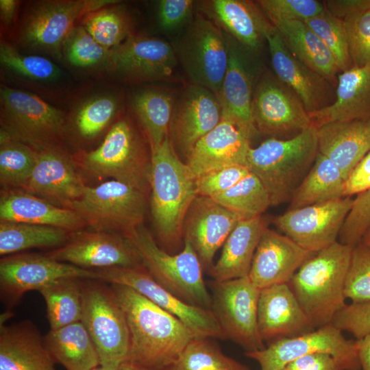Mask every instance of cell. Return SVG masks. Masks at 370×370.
<instances>
[{
    "instance_id": "cell-1",
    "label": "cell",
    "mask_w": 370,
    "mask_h": 370,
    "mask_svg": "<svg viewBox=\"0 0 370 370\" xmlns=\"http://www.w3.org/2000/svg\"><path fill=\"white\" fill-rule=\"evenodd\" d=\"M127 320V359L153 370H165L196 336L180 319L123 285L110 284Z\"/></svg>"
},
{
    "instance_id": "cell-2",
    "label": "cell",
    "mask_w": 370,
    "mask_h": 370,
    "mask_svg": "<svg viewBox=\"0 0 370 370\" xmlns=\"http://www.w3.org/2000/svg\"><path fill=\"white\" fill-rule=\"evenodd\" d=\"M151 150L152 219L160 241L175 247L183 237L187 212L198 195L197 178L178 157L169 136Z\"/></svg>"
},
{
    "instance_id": "cell-3",
    "label": "cell",
    "mask_w": 370,
    "mask_h": 370,
    "mask_svg": "<svg viewBox=\"0 0 370 370\" xmlns=\"http://www.w3.org/2000/svg\"><path fill=\"white\" fill-rule=\"evenodd\" d=\"M353 247L337 241L314 253L288 283L315 329L332 323L347 304L345 284Z\"/></svg>"
},
{
    "instance_id": "cell-4",
    "label": "cell",
    "mask_w": 370,
    "mask_h": 370,
    "mask_svg": "<svg viewBox=\"0 0 370 370\" xmlns=\"http://www.w3.org/2000/svg\"><path fill=\"white\" fill-rule=\"evenodd\" d=\"M319 153L317 127L312 124L288 139L271 138L251 147L246 166L267 191L271 204L290 200Z\"/></svg>"
},
{
    "instance_id": "cell-5",
    "label": "cell",
    "mask_w": 370,
    "mask_h": 370,
    "mask_svg": "<svg viewBox=\"0 0 370 370\" xmlns=\"http://www.w3.org/2000/svg\"><path fill=\"white\" fill-rule=\"evenodd\" d=\"M125 236L158 284L189 304L211 309L212 296L204 280L203 267L188 242L184 241L182 251L172 255L157 245L143 224Z\"/></svg>"
},
{
    "instance_id": "cell-6",
    "label": "cell",
    "mask_w": 370,
    "mask_h": 370,
    "mask_svg": "<svg viewBox=\"0 0 370 370\" xmlns=\"http://www.w3.org/2000/svg\"><path fill=\"white\" fill-rule=\"evenodd\" d=\"M83 169L95 177H108L147 193L150 188L151 159L132 123H115L102 143L79 156Z\"/></svg>"
},
{
    "instance_id": "cell-7",
    "label": "cell",
    "mask_w": 370,
    "mask_h": 370,
    "mask_svg": "<svg viewBox=\"0 0 370 370\" xmlns=\"http://www.w3.org/2000/svg\"><path fill=\"white\" fill-rule=\"evenodd\" d=\"M92 279L82 280L81 322L97 348L100 366L116 370L127 359L130 333L125 314L111 286Z\"/></svg>"
},
{
    "instance_id": "cell-8",
    "label": "cell",
    "mask_w": 370,
    "mask_h": 370,
    "mask_svg": "<svg viewBox=\"0 0 370 370\" xmlns=\"http://www.w3.org/2000/svg\"><path fill=\"white\" fill-rule=\"evenodd\" d=\"M146 193L112 180L97 186H85L83 194L69 206L94 231L126 236L143 224Z\"/></svg>"
},
{
    "instance_id": "cell-9",
    "label": "cell",
    "mask_w": 370,
    "mask_h": 370,
    "mask_svg": "<svg viewBox=\"0 0 370 370\" xmlns=\"http://www.w3.org/2000/svg\"><path fill=\"white\" fill-rule=\"evenodd\" d=\"M0 140H12L37 151L54 147L65 123L63 112L40 97L1 86Z\"/></svg>"
},
{
    "instance_id": "cell-10",
    "label": "cell",
    "mask_w": 370,
    "mask_h": 370,
    "mask_svg": "<svg viewBox=\"0 0 370 370\" xmlns=\"http://www.w3.org/2000/svg\"><path fill=\"white\" fill-rule=\"evenodd\" d=\"M175 51L193 84L210 90L219 99L229 62L224 31L212 20L199 14Z\"/></svg>"
},
{
    "instance_id": "cell-11",
    "label": "cell",
    "mask_w": 370,
    "mask_h": 370,
    "mask_svg": "<svg viewBox=\"0 0 370 370\" xmlns=\"http://www.w3.org/2000/svg\"><path fill=\"white\" fill-rule=\"evenodd\" d=\"M315 353L331 355L341 370L361 369L358 340L346 338L332 323L274 341L263 349L245 352V356L256 361L260 370H282L293 360Z\"/></svg>"
},
{
    "instance_id": "cell-12",
    "label": "cell",
    "mask_w": 370,
    "mask_h": 370,
    "mask_svg": "<svg viewBox=\"0 0 370 370\" xmlns=\"http://www.w3.org/2000/svg\"><path fill=\"white\" fill-rule=\"evenodd\" d=\"M211 310L215 314L224 338L246 350L265 348L258 324V304L260 290L248 276L212 285Z\"/></svg>"
},
{
    "instance_id": "cell-13",
    "label": "cell",
    "mask_w": 370,
    "mask_h": 370,
    "mask_svg": "<svg viewBox=\"0 0 370 370\" xmlns=\"http://www.w3.org/2000/svg\"><path fill=\"white\" fill-rule=\"evenodd\" d=\"M95 280L130 287L180 319L196 337L224 338L211 309L189 304L158 284L143 265L94 270Z\"/></svg>"
},
{
    "instance_id": "cell-14",
    "label": "cell",
    "mask_w": 370,
    "mask_h": 370,
    "mask_svg": "<svg viewBox=\"0 0 370 370\" xmlns=\"http://www.w3.org/2000/svg\"><path fill=\"white\" fill-rule=\"evenodd\" d=\"M114 2L66 0L36 3L23 19L18 40L30 49L58 53L77 20Z\"/></svg>"
},
{
    "instance_id": "cell-15",
    "label": "cell",
    "mask_w": 370,
    "mask_h": 370,
    "mask_svg": "<svg viewBox=\"0 0 370 370\" xmlns=\"http://www.w3.org/2000/svg\"><path fill=\"white\" fill-rule=\"evenodd\" d=\"M66 278L95 280L94 270L60 262L45 254H15L0 260V297L6 310L19 304L25 293L39 291Z\"/></svg>"
},
{
    "instance_id": "cell-16",
    "label": "cell",
    "mask_w": 370,
    "mask_h": 370,
    "mask_svg": "<svg viewBox=\"0 0 370 370\" xmlns=\"http://www.w3.org/2000/svg\"><path fill=\"white\" fill-rule=\"evenodd\" d=\"M354 199L344 197L326 202L288 209L274 225L298 245L317 252L337 241Z\"/></svg>"
},
{
    "instance_id": "cell-17",
    "label": "cell",
    "mask_w": 370,
    "mask_h": 370,
    "mask_svg": "<svg viewBox=\"0 0 370 370\" xmlns=\"http://www.w3.org/2000/svg\"><path fill=\"white\" fill-rule=\"evenodd\" d=\"M45 254L88 270L142 265L132 243L125 236L112 232H72L64 245Z\"/></svg>"
},
{
    "instance_id": "cell-18",
    "label": "cell",
    "mask_w": 370,
    "mask_h": 370,
    "mask_svg": "<svg viewBox=\"0 0 370 370\" xmlns=\"http://www.w3.org/2000/svg\"><path fill=\"white\" fill-rule=\"evenodd\" d=\"M251 110L255 127L262 134H297L312 125L299 98L275 76L260 79L253 93Z\"/></svg>"
},
{
    "instance_id": "cell-19",
    "label": "cell",
    "mask_w": 370,
    "mask_h": 370,
    "mask_svg": "<svg viewBox=\"0 0 370 370\" xmlns=\"http://www.w3.org/2000/svg\"><path fill=\"white\" fill-rule=\"evenodd\" d=\"M108 62L134 81L168 80L173 75L177 57L174 48L164 40L130 36L110 50Z\"/></svg>"
},
{
    "instance_id": "cell-20",
    "label": "cell",
    "mask_w": 370,
    "mask_h": 370,
    "mask_svg": "<svg viewBox=\"0 0 370 370\" xmlns=\"http://www.w3.org/2000/svg\"><path fill=\"white\" fill-rule=\"evenodd\" d=\"M243 219L210 197L197 196L184 221L183 238L193 247L203 268L211 267L215 253Z\"/></svg>"
},
{
    "instance_id": "cell-21",
    "label": "cell",
    "mask_w": 370,
    "mask_h": 370,
    "mask_svg": "<svg viewBox=\"0 0 370 370\" xmlns=\"http://www.w3.org/2000/svg\"><path fill=\"white\" fill-rule=\"evenodd\" d=\"M174 106L170 125L171 142L188 158L198 141L219 123L221 105L212 91L193 84Z\"/></svg>"
},
{
    "instance_id": "cell-22",
    "label": "cell",
    "mask_w": 370,
    "mask_h": 370,
    "mask_svg": "<svg viewBox=\"0 0 370 370\" xmlns=\"http://www.w3.org/2000/svg\"><path fill=\"white\" fill-rule=\"evenodd\" d=\"M265 40L275 77L297 95L308 114L332 103L331 83L296 58L274 26Z\"/></svg>"
},
{
    "instance_id": "cell-23",
    "label": "cell",
    "mask_w": 370,
    "mask_h": 370,
    "mask_svg": "<svg viewBox=\"0 0 370 370\" xmlns=\"http://www.w3.org/2000/svg\"><path fill=\"white\" fill-rule=\"evenodd\" d=\"M313 254L287 236L267 226L256 247L248 277L260 290L288 284L301 264Z\"/></svg>"
},
{
    "instance_id": "cell-24",
    "label": "cell",
    "mask_w": 370,
    "mask_h": 370,
    "mask_svg": "<svg viewBox=\"0 0 370 370\" xmlns=\"http://www.w3.org/2000/svg\"><path fill=\"white\" fill-rule=\"evenodd\" d=\"M251 138L236 122L222 115L219 123L195 145L186 164L196 178L229 165L246 166Z\"/></svg>"
},
{
    "instance_id": "cell-25",
    "label": "cell",
    "mask_w": 370,
    "mask_h": 370,
    "mask_svg": "<svg viewBox=\"0 0 370 370\" xmlns=\"http://www.w3.org/2000/svg\"><path fill=\"white\" fill-rule=\"evenodd\" d=\"M84 188L69 158L56 147H50L38 151L32 175L22 189L69 208L82 196Z\"/></svg>"
},
{
    "instance_id": "cell-26",
    "label": "cell",
    "mask_w": 370,
    "mask_h": 370,
    "mask_svg": "<svg viewBox=\"0 0 370 370\" xmlns=\"http://www.w3.org/2000/svg\"><path fill=\"white\" fill-rule=\"evenodd\" d=\"M258 324L262 340L271 342L315 329L288 284H276L260 290Z\"/></svg>"
},
{
    "instance_id": "cell-27",
    "label": "cell",
    "mask_w": 370,
    "mask_h": 370,
    "mask_svg": "<svg viewBox=\"0 0 370 370\" xmlns=\"http://www.w3.org/2000/svg\"><path fill=\"white\" fill-rule=\"evenodd\" d=\"M317 130L319 153L334 163L346 180L370 151V119L332 122Z\"/></svg>"
},
{
    "instance_id": "cell-28",
    "label": "cell",
    "mask_w": 370,
    "mask_h": 370,
    "mask_svg": "<svg viewBox=\"0 0 370 370\" xmlns=\"http://www.w3.org/2000/svg\"><path fill=\"white\" fill-rule=\"evenodd\" d=\"M36 325L23 320L0 329V370H56Z\"/></svg>"
},
{
    "instance_id": "cell-29",
    "label": "cell",
    "mask_w": 370,
    "mask_h": 370,
    "mask_svg": "<svg viewBox=\"0 0 370 370\" xmlns=\"http://www.w3.org/2000/svg\"><path fill=\"white\" fill-rule=\"evenodd\" d=\"M317 128L326 123L370 119V66H354L338 76L334 101L308 114Z\"/></svg>"
},
{
    "instance_id": "cell-30",
    "label": "cell",
    "mask_w": 370,
    "mask_h": 370,
    "mask_svg": "<svg viewBox=\"0 0 370 370\" xmlns=\"http://www.w3.org/2000/svg\"><path fill=\"white\" fill-rule=\"evenodd\" d=\"M1 221L49 225L71 232L85 225L71 209L56 206L23 189L3 190L0 199Z\"/></svg>"
},
{
    "instance_id": "cell-31",
    "label": "cell",
    "mask_w": 370,
    "mask_h": 370,
    "mask_svg": "<svg viewBox=\"0 0 370 370\" xmlns=\"http://www.w3.org/2000/svg\"><path fill=\"white\" fill-rule=\"evenodd\" d=\"M262 216L238 221L223 244L221 256L209 270L216 282L248 276L252 260L264 229Z\"/></svg>"
},
{
    "instance_id": "cell-32",
    "label": "cell",
    "mask_w": 370,
    "mask_h": 370,
    "mask_svg": "<svg viewBox=\"0 0 370 370\" xmlns=\"http://www.w3.org/2000/svg\"><path fill=\"white\" fill-rule=\"evenodd\" d=\"M227 36L229 62L219 97L222 115L234 120L253 137L258 131L252 117L251 77L240 50Z\"/></svg>"
},
{
    "instance_id": "cell-33",
    "label": "cell",
    "mask_w": 370,
    "mask_h": 370,
    "mask_svg": "<svg viewBox=\"0 0 370 370\" xmlns=\"http://www.w3.org/2000/svg\"><path fill=\"white\" fill-rule=\"evenodd\" d=\"M207 10L215 23L249 49H258L273 26L249 1L213 0Z\"/></svg>"
},
{
    "instance_id": "cell-34",
    "label": "cell",
    "mask_w": 370,
    "mask_h": 370,
    "mask_svg": "<svg viewBox=\"0 0 370 370\" xmlns=\"http://www.w3.org/2000/svg\"><path fill=\"white\" fill-rule=\"evenodd\" d=\"M272 25L296 58L332 85L337 82L336 75L340 71L333 55L305 22L280 21Z\"/></svg>"
},
{
    "instance_id": "cell-35",
    "label": "cell",
    "mask_w": 370,
    "mask_h": 370,
    "mask_svg": "<svg viewBox=\"0 0 370 370\" xmlns=\"http://www.w3.org/2000/svg\"><path fill=\"white\" fill-rule=\"evenodd\" d=\"M44 340L54 362L66 370H92L100 366L95 345L81 321L50 330Z\"/></svg>"
},
{
    "instance_id": "cell-36",
    "label": "cell",
    "mask_w": 370,
    "mask_h": 370,
    "mask_svg": "<svg viewBox=\"0 0 370 370\" xmlns=\"http://www.w3.org/2000/svg\"><path fill=\"white\" fill-rule=\"evenodd\" d=\"M345 182L338 167L319 153L312 167L295 190L289 209L344 197Z\"/></svg>"
},
{
    "instance_id": "cell-37",
    "label": "cell",
    "mask_w": 370,
    "mask_h": 370,
    "mask_svg": "<svg viewBox=\"0 0 370 370\" xmlns=\"http://www.w3.org/2000/svg\"><path fill=\"white\" fill-rule=\"evenodd\" d=\"M71 232L63 228L10 221L0 223L1 257L32 248H53L64 245Z\"/></svg>"
},
{
    "instance_id": "cell-38",
    "label": "cell",
    "mask_w": 370,
    "mask_h": 370,
    "mask_svg": "<svg viewBox=\"0 0 370 370\" xmlns=\"http://www.w3.org/2000/svg\"><path fill=\"white\" fill-rule=\"evenodd\" d=\"M83 280L62 278L38 291L45 302L50 330L81 321Z\"/></svg>"
},
{
    "instance_id": "cell-39",
    "label": "cell",
    "mask_w": 370,
    "mask_h": 370,
    "mask_svg": "<svg viewBox=\"0 0 370 370\" xmlns=\"http://www.w3.org/2000/svg\"><path fill=\"white\" fill-rule=\"evenodd\" d=\"M134 110L149 139L151 149L160 145L169 136L174 101L166 92L145 89L133 98Z\"/></svg>"
},
{
    "instance_id": "cell-40",
    "label": "cell",
    "mask_w": 370,
    "mask_h": 370,
    "mask_svg": "<svg viewBox=\"0 0 370 370\" xmlns=\"http://www.w3.org/2000/svg\"><path fill=\"white\" fill-rule=\"evenodd\" d=\"M209 338L192 339L179 358L165 370H250L223 354Z\"/></svg>"
},
{
    "instance_id": "cell-41",
    "label": "cell",
    "mask_w": 370,
    "mask_h": 370,
    "mask_svg": "<svg viewBox=\"0 0 370 370\" xmlns=\"http://www.w3.org/2000/svg\"><path fill=\"white\" fill-rule=\"evenodd\" d=\"M212 199L245 219L262 216L271 205L263 184L251 172L233 187Z\"/></svg>"
},
{
    "instance_id": "cell-42",
    "label": "cell",
    "mask_w": 370,
    "mask_h": 370,
    "mask_svg": "<svg viewBox=\"0 0 370 370\" xmlns=\"http://www.w3.org/2000/svg\"><path fill=\"white\" fill-rule=\"evenodd\" d=\"M0 181L4 186L22 189L36 162L38 151L20 142L1 140Z\"/></svg>"
},
{
    "instance_id": "cell-43",
    "label": "cell",
    "mask_w": 370,
    "mask_h": 370,
    "mask_svg": "<svg viewBox=\"0 0 370 370\" xmlns=\"http://www.w3.org/2000/svg\"><path fill=\"white\" fill-rule=\"evenodd\" d=\"M83 27L101 45L112 50L130 35V22L119 9L109 5L89 13L83 18Z\"/></svg>"
},
{
    "instance_id": "cell-44",
    "label": "cell",
    "mask_w": 370,
    "mask_h": 370,
    "mask_svg": "<svg viewBox=\"0 0 370 370\" xmlns=\"http://www.w3.org/2000/svg\"><path fill=\"white\" fill-rule=\"evenodd\" d=\"M333 55L340 71L352 66L344 20L328 10L306 21Z\"/></svg>"
},
{
    "instance_id": "cell-45",
    "label": "cell",
    "mask_w": 370,
    "mask_h": 370,
    "mask_svg": "<svg viewBox=\"0 0 370 370\" xmlns=\"http://www.w3.org/2000/svg\"><path fill=\"white\" fill-rule=\"evenodd\" d=\"M0 62L10 71L27 78L51 81L60 75L59 69L50 60L41 56L20 53L5 41L0 44Z\"/></svg>"
},
{
    "instance_id": "cell-46",
    "label": "cell",
    "mask_w": 370,
    "mask_h": 370,
    "mask_svg": "<svg viewBox=\"0 0 370 370\" xmlns=\"http://www.w3.org/2000/svg\"><path fill=\"white\" fill-rule=\"evenodd\" d=\"M352 303L370 301V247L362 242L353 247L345 284Z\"/></svg>"
},
{
    "instance_id": "cell-47",
    "label": "cell",
    "mask_w": 370,
    "mask_h": 370,
    "mask_svg": "<svg viewBox=\"0 0 370 370\" xmlns=\"http://www.w3.org/2000/svg\"><path fill=\"white\" fill-rule=\"evenodd\" d=\"M116 108V101L112 97L100 96L89 100L76 114L77 132L85 138L95 137L109 124Z\"/></svg>"
},
{
    "instance_id": "cell-48",
    "label": "cell",
    "mask_w": 370,
    "mask_h": 370,
    "mask_svg": "<svg viewBox=\"0 0 370 370\" xmlns=\"http://www.w3.org/2000/svg\"><path fill=\"white\" fill-rule=\"evenodd\" d=\"M64 45L68 60L78 67L95 66L108 60L110 52L97 42L83 26L75 27Z\"/></svg>"
},
{
    "instance_id": "cell-49",
    "label": "cell",
    "mask_w": 370,
    "mask_h": 370,
    "mask_svg": "<svg viewBox=\"0 0 370 370\" xmlns=\"http://www.w3.org/2000/svg\"><path fill=\"white\" fill-rule=\"evenodd\" d=\"M349 55L354 66H370V8L343 18Z\"/></svg>"
},
{
    "instance_id": "cell-50",
    "label": "cell",
    "mask_w": 370,
    "mask_h": 370,
    "mask_svg": "<svg viewBox=\"0 0 370 370\" xmlns=\"http://www.w3.org/2000/svg\"><path fill=\"white\" fill-rule=\"evenodd\" d=\"M257 2L272 24L280 21H306L325 9L324 3L316 0H260Z\"/></svg>"
},
{
    "instance_id": "cell-51",
    "label": "cell",
    "mask_w": 370,
    "mask_h": 370,
    "mask_svg": "<svg viewBox=\"0 0 370 370\" xmlns=\"http://www.w3.org/2000/svg\"><path fill=\"white\" fill-rule=\"evenodd\" d=\"M370 229V188L354 199L338 236L339 242L354 247Z\"/></svg>"
},
{
    "instance_id": "cell-52",
    "label": "cell",
    "mask_w": 370,
    "mask_h": 370,
    "mask_svg": "<svg viewBox=\"0 0 370 370\" xmlns=\"http://www.w3.org/2000/svg\"><path fill=\"white\" fill-rule=\"evenodd\" d=\"M249 173L246 166L241 164L209 171L197 178L198 195L214 198L233 187Z\"/></svg>"
},
{
    "instance_id": "cell-53",
    "label": "cell",
    "mask_w": 370,
    "mask_h": 370,
    "mask_svg": "<svg viewBox=\"0 0 370 370\" xmlns=\"http://www.w3.org/2000/svg\"><path fill=\"white\" fill-rule=\"evenodd\" d=\"M332 324L360 340L370 332V301L346 304L334 317Z\"/></svg>"
},
{
    "instance_id": "cell-54",
    "label": "cell",
    "mask_w": 370,
    "mask_h": 370,
    "mask_svg": "<svg viewBox=\"0 0 370 370\" xmlns=\"http://www.w3.org/2000/svg\"><path fill=\"white\" fill-rule=\"evenodd\" d=\"M191 0H162L158 3V16L165 30L175 29L183 25L192 14Z\"/></svg>"
},
{
    "instance_id": "cell-55",
    "label": "cell",
    "mask_w": 370,
    "mask_h": 370,
    "mask_svg": "<svg viewBox=\"0 0 370 370\" xmlns=\"http://www.w3.org/2000/svg\"><path fill=\"white\" fill-rule=\"evenodd\" d=\"M370 188V151L356 166L345 182L343 197L358 195Z\"/></svg>"
},
{
    "instance_id": "cell-56",
    "label": "cell",
    "mask_w": 370,
    "mask_h": 370,
    "mask_svg": "<svg viewBox=\"0 0 370 370\" xmlns=\"http://www.w3.org/2000/svg\"><path fill=\"white\" fill-rule=\"evenodd\" d=\"M284 368L288 370H341L336 360L325 353L304 356L290 362Z\"/></svg>"
},
{
    "instance_id": "cell-57",
    "label": "cell",
    "mask_w": 370,
    "mask_h": 370,
    "mask_svg": "<svg viewBox=\"0 0 370 370\" xmlns=\"http://www.w3.org/2000/svg\"><path fill=\"white\" fill-rule=\"evenodd\" d=\"M325 8L334 16H346L370 8V0H330L324 2Z\"/></svg>"
},
{
    "instance_id": "cell-58",
    "label": "cell",
    "mask_w": 370,
    "mask_h": 370,
    "mask_svg": "<svg viewBox=\"0 0 370 370\" xmlns=\"http://www.w3.org/2000/svg\"><path fill=\"white\" fill-rule=\"evenodd\" d=\"M358 343L361 369L370 370V332Z\"/></svg>"
},
{
    "instance_id": "cell-59",
    "label": "cell",
    "mask_w": 370,
    "mask_h": 370,
    "mask_svg": "<svg viewBox=\"0 0 370 370\" xmlns=\"http://www.w3.org/2000/svg\"><path fill=\"white\" fill-rule=\"evenodd\" d=\"M17 1L14 0H1V18L6 25H9L14 19L17 9Z\"/></svg>"
},
{
    "instance_id": "cell-60",
    "label": "cell",
    "mask_w": 370,
    "mask_h": 370,
    "mask_svg": "<svg viewBox=\"0 0 370 370\" xmlns=\"http://www.w3.org/2000/svg\"><path fill=\"white\" fill-rule=\"evenodd\" d=\"M116 370H153L129 360L122 362Z\"/></svg>"
},
{
    "instance_id": "cell-61",
    "label": "cell",
    "mask_w": 370,
    "mask_h": 370,
    "mask_svg": "<svg viewBox=\"0 0 370 370\" xmlns=\"http://www.w3.org/2000/svg\"><path fill=\"white\" fill-rule=\"evenodd\" d=\"M362 242L365 243V245L370 247V229L367 232V233L365 234Z\"/></svg>"
},
{
    "instance_id": "cell-62",
    "label": "cell",
    "mask_w": 370,
    "mask_h": 370,
    "mask_svg": "<svg viewBox=\"0 0 370 370\" xmlns=\"http://www.w3.org/2000/svg\"><path fill=\"white\" fill-rule=\"evenodd\" d=\"M92 370H106V369L103 368L101 366H99L95 369H92Z\"/></svg>"
},
{
    "instance_id": "cell-63",
    "label": "cell",
    "mask_w": 370,
    "mask_h": 370,
    "mask_svg": "<svg viewBox=\"0 0 370 370\" xmlns=\"http://www.w3.org/2000/svg\"><path fill=\"white\" fill-rule=\"evenodd\" d=\"M282 370H288V369H287L286 368H284V369H282Z\"/></svg>"
}]
</instances>
